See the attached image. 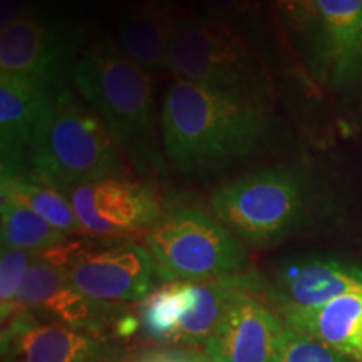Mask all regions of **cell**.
Wrapping results in <instances>:
<instances>
[{
	"label": "cell",
	"mask_w": 362,
	"mask_h": 362,
	"mask_svg": "<svg viewBox=\"0 0 362 362\" xmlns=\"http://www.w3.org/2000/svg\"><path fill=\"white\" fill-rule=\"evenodd\" d=\"M269 111L232 94L175 79L161 107L165 155L183 171L218 168L250 156L269 138Z\"/></svg>",
	"instance_id": "obj_1"
},
{
	"label": "cell",
	"mask_w": 362,
	"mask_h": 362,
	"mask_svg": "<svg viewBox=\"0 0 362 362\" xmlns=\"http://www.w3.org/2000/svg\"><path fill=\"white\" fill-rule=\"evenodd\" d=\"M29 310L69 327L106 336L111 325H119V307L90 300L71 284L62 265L37 255L30 265L17 302V312Z\"/></svg>",
	"instance_id": "obj_11"
},
{
	"label": "cell",
	"mask_w": 362,
	"mask_h": 362,
	"mask_svg": "<svg viewBox=\"0 0 362 362\" xmlns=\"http://www.w3.org/2000/svg\"><path fill=\"white\" fill-rule=\"evenodd\" d=\"M262 293L280 310L314 309L347 293H362V265L334 257H302L275 267Z\"/></svg>",
	"instance_id": "obj_12"
},
{
	"label": "cell",
	"mask_w": 362,
	"mask_h": 362,
	"mask_svg": "<svg viewBox=\"0 0 362 362\" xmlns=\"http://www.w3.org/2000/svg\"><path fill=\"white\" fill-rule=\"evenodd\" d=\"M66 64L64 40L33 12H25L2 29L0 76L24 78L57 88Z\"/></svg>",
	"instance_id": "obj_13"
},
{
	"label": "cell",
	"mask_w": 362,
	"mask_h": 362,
	"mask_svg": "<svg viewBox=\"0 0 362 362\" xmlns=\"http://www.w3.org/2000/svg\"><path fill=\"white\" fill-rule=\"evenodd\" d=\"M161 282H203L245 274V247L218 218L197 208L163 211L144 233Z\"/></svg>",
	"instance_id": "obj_6"
},
{
	"label": "cell",
	"mask_w": 362,
	"mask_h": 362,
	"mask_svg": "<svg viewBox=\"0 0 362 362\" xmlns=\"http://www.w3.org/2000/svg\"><path fill=\"white\" fill-rule=\"evenodd\" d=\"M279 314L292 327L349 356L352 337L362 319V293H347L314 309H288Z\"/></svg>",
	"instance_id": "obj_18"
},
{
	"label": "cell",
	"mask_w": 362,
	"mask_h": 362,
	"mask_svg": "<svg viewBox=\"0 0 362 362\" xmlns=\"http://www.w3.org/2000/svg\"><path fill=\"white\" fill-rule=\"evenodd\" d=\"M194 352L181 349V347H165L143 352L131 362H189Z\"/></svg>",
	"instance_id": "obj_26"
},
{
	"label": "cell",
	"mask_w": 362,
	"mask_h": 362,
	"mask_svg": "<svg viewBox=\"0 0 362 362\" xmlns=\"http://www.w3.org/2000/svg\"><path fill=\"white\" fill-rule=\"evenodd\" d=\"M215 218L253 247L282 242L304 223L310 208L305 176L291 166H274L243 175L211 197Z\"/></svg>",
	"instance_id": "obj_5"
},
{
	"label": "cell",
	"mask_w": 362,
	"mask_h": 362,
	"mask_svg": "<svg viewBox=\"0 0 362 362\" xmlns=\"http://www.w3.org/2000/svg\"><path fill=\"white\" fill-rule=\"evenodd\" d=\"M62 267L79 292L112 307L143 302L160 280L151 253L134 242L96 250L67 245Z\"/></svg>",
	"instance_id": "obj_7"
},
{
	"label": "cell",
	"mask_w": 362,
	"mask_h": 362,
	"mask_svg": "<svg viewBox=\"0 0 362 362\" xmlns=\"http://www.w3.org/2000/svg\"><path fill=\"white\" fill-rule=\"evenodd\" d=\"M0 194H6L12 200L30 208L67 237L84 233L66 193L56 185L34 175L33 171L30 173L19 171L13 175H2Z\"/></svg>",
	"instance_id": "obj_19"
},
{
	"label": "cell",
	"mask_w": 362,
	"mask_h": 362,
	"mask_svg": "<svg viewBox=\"0 0 362 362\" xmlns=\"http://www.w3.org/2000/svg\"><path fill=\"white\" fill-rule=\"evenodd\" d=\"M27 0H2V29L24 16Z\"/></svg>",
	"instance_id": "obj_27"
},
{
	"label": "cell",
	"mask_w": 362,
	"mask_h": 362,
	"mask_svg": "<svg viewBox=\"0 0 362 362\" xmlns=\"http://www.w3.org/2000/svg\"><path fill=\"white\" fill-rule=\"evenodd\" d=\"M181 16L136 6L119 21L121 51L149 74L170 69V42Z\"/></svg>",
	"instance_id": "obj_17"
},
{
	"label": "cell",
	"mask_w": 362,
	"mask_h": 362,
	"mask_svg": "<svg viewBox=\"0 0 362 362\" xmlns=\"http://www.w3.org/2000/svg\"><path fill=\"white\" fill-rule=\"evenodd\" d=\"M33 173L69 188L106 178H123V151L93 111L57 86L52 103L30 149Z\"/></svg>",
	"instance_id": "obj_4"
},
{
	"label": "cell",
	"mask_w": 362,
	"mask_h": 362,
	"mask_svg": "<svg viewBox=\"0 0 362 362\" xmlns=\"http://www.w3.org/2000/svg\"><path fill=\"white\" fill-rule=\"evenodd\" d=\"M275 12L293 51L317 79H322V24L317 0H274Z\"/></svg>",
	"instance_id": "obj_21"
},
{
	"label": "cell",
	"mask_w": 362,
	"mask_h": 362,
	"mask_svg": "<svg viewBox=\"0 0 362 362\" xmlns=\"http://www.w3.org/2000/svg\"><path fill=\"white\" fill-rule=\"evenodd\" d=\"M274 362H354L344 352L302 332L284 320Z\"/></svg>",
	"instance_id": "obj_23"
},
{
	"label": "cell",
	"mask_w": 362,
	"mask_h": 362,
	"mask_svg": "<svg viewBox=\"0 0 362 362\" xmlns=\"http://www.w3.org/2000/svg\"><path fill=\"white\" fill-rule=\"evenodd\" d=\"M2 362H119L121 349L107 336L86 332L49 317L21 310L4 324Z\"/></svg>",
	"instance_id": "obj_8"
},
{
	"label": "cell",
	"mask_w": 362,
	"mask_h": 362,
	"mask_svg": "<svg viewBox=\"0 0 362 362\" xmlns=\"http://www.w3.org/2000/svg\"><path fill=\"white\" fill-rule=\"evenodd\" d=\"M69 198L83 232L93 237L117 238L148 232L163 215L155 193L124 178L61 188Z\"/></svg>",
	"instance_id": "obj_9"
},
{
	"label": "cell",
	"mask_w": 362,
	"mask_h": 362,
	"mask_svg": "<svg viewBox=\"0 0 362 362\" xmlns=\"http://www.w3.org/2000/svg\"><path fill=\"white\" fill-rule=\"evenodd\" d=\"M205 16L218 17L235 25V21L248 19L257 12V0H198Z\"/></svg>",
	"instance_id": "obj_25"
},
{
	"label": "cell",
	"mask_w": 362,
	"mask_h": 362,
	"mask_svg": "<svg viewBox=\"0 0 362 362\" xmlns=\"http://www.w3.org/2000/svg\"><path fill=\"white\" fill-rule=\"evenodd\" d=\"M282 329V315L262 298V279L253 275L235 292L205 356L214 362H274Z\"/></svg>",
	"instance_id": "obj_10"
},
{
	"label": "cell",
	"mask_w": 362,
	"mask_h": 362,
	"mask_svg": "<svg viewBox=\"0 0 362 362\" xmlns=\"http://www.w3.org/2000/svg\"><path fill=\"white\" fill-rule=\"evenodd\" d=\"M35 253L2 247L0 253V317L6 324L17 314V302Z\"/></svg>",
	"instance_id": "obj_24"
},
{
	"label": "cell",
	"mask_w": 362,
	"mask_h": 362,
	"mask_svg": "<svg viewBox=\"0 0 362 362\" xmlns=\"http://www.w3.org/2000/svg\"><path fill=\"white\" fill-rule=\"evenodd\" d=\"M56 88L35 81L0 76V151L2 175L19 173L30 156Z\"/></svg>",
	"instance_id": "obj_14"
},
{
	"label": "cell",
	"mask_w": 362,
	"mask_h": 362,
	"mask_svg": "<svg viewBox=\"0 0 362 362\" xmlns=\"http://www.w3.org/2000/svg\"><path fill=\"white\" fill-rule=\"evenodd\" d=\"M2 247L42 255L67 243V235L47 223L42 216L22 203L2 194L0 198Z\"/></svg>",
	"instance_id": "obj_20"
},
{
	"label": "cell",
	"mask_w": 362,
	"mask_h": 362,
	"mask_svg": "<svg viewBox=\"0 0 362 362\" xmlns=\"http://www.w3.org/2000/svg\"><path fill=\"white\" fill-rule=\"evenodd\" d=\"M139 6H146L151 8H158V11L175 13V16H181L180 13V4L181 0H139Z\"/></svg>",
	"instance_id": "obj_28"
},
{
	"label": "cell",
	"mask_w": 362,
	"mask_h": 362,
	"mask_svg": "<svg viewBox=\"0 0 362 362\" xmlns=\"http://www.w3.org/2000/svg\"><path fill=\"white\" fill-rule=\"evenodd\" d=\"M170 71L176 79L206 86L272 110L274 83L260 54L230 22L181 16L170 42Z\"/></svg>",
	"instance_id": "obj_3"
},
{
	"label": "cell",
	"mask_w": 362,
	"mask_h": 362,
	"mask_svg": "<svg viewBox=\"0 0 362 362\" xmlns=\"http://www.w3.org/2000/svg\"><path fill=\"white\" fill-rule=\"evenodd\" d=\"M349 357L354 362H362V319L359 325H357L354 337H352Z\"/></svg>",
	"instance_id": "obj_29"
},
{
	"label": "cell",
	"mask_w": 362,
	"mask_h": 362,
	"mask_svg": "<svg viewBox=\"0 0 362 362\" xmlns=\"http://www.w3.org/2000/svg\"><path fill=\"white\" fill-rule=\"evenodd\" d=\"M79 94L139 171H163L156 148L151 74L111 44L88 49L72 67Z\"/></svg>",
	"instance_id": "obj_2"
},
{
	"label": "cell",
	"mask_w": 362,
	"mask_h": 362,
	"mask_svg": "<svg viewBox=\"0 0 362 362\" xmlns=\"http://www.w3.org/2000/svg\"><path fill=\"white\" fill-rule=\"evenodd\" d=\"M189 300V282H166L139 305L138 324L144 336L171 346L180 317Z\"/></svg>",
	"instance_id": "obj_22"
},
{
	"label": "cell",
	"mask_w": 362,
	"mask_h": 362,
	"mask_svg": "<svg viewBox=\"0 0 362 362\" xmlns=\"http://www.w3.org/2000/svg\"><path fill=\"white\" fill-rule=\"evenodd\" d=\"M253 274L189 282V300L180 317L173 344L183 347H205L218 327L226 307L238 288L247 285Z\"/></svg>",
	"instance_id": "obj_16"
},
{
	"label": "cell",
	"mask_w": 362,
	"mask_h": 362,
	"mask_svg": "<svg viewBox=\"0 0 362 362\" xmlns=\"http://www.w3.org/2000/svg\"><path fill=\"white\" fill-rule=\"evenodd\" d=\"M189 362H214V361L208 359L205 354H198V352H194L192 361H189Z\"/></svg>",
	"instance_id": "obj_30"
},
{
	"label": "cell",
	"mask_w": 362,
	"mask_h": 362,
	"mask_svg": "<svg viewBox=\"0 0 362 362\" xmlns=\"http://www.w3.org/2000/svg\"><path fill=\"white\" fill-rule=\"evenodd\" d=\"M322 24V81L339 93L362 86V0H317Z\"/></svg>",
	"instance_id": "obj_15"
}]
</instances>
